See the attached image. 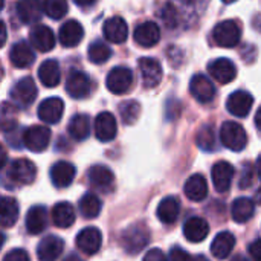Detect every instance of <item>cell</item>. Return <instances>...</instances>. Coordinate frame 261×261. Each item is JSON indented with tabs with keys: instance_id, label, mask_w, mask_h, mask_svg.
I'll use <instances>...</instances> for the list:
<instances>
[{
	"instance_id": "1",
	"label": "cell",
	"mask_w": 261,
	"mask_h": 261,
	"mask_svg": "<svg viewBox=\"0 0 261 261\" xmlns=\"http://www.w3.org/2000/svg\"><path fill=\"white\" fill-rule=\"evenodd\" d=\"M121 246L127 254H138L141 252L150 242V231L144 225H132L130 228L124 229L119 237Z\"/></svg>"
},
{
	"instance_id": "2",
	"label": "cell",
	"mask_w": 261,
	"mask_h": 261,
	"mask_svg": "<svg viewBox=\"0 0 261 261\" xmlns=\"http://www.w3.org/2000/svg\"><path fill=\"white\" fill-rule=\"evenodd\" d=\"M242 28L236 20H225L213 29V40L220 47H236L240 43Z\"/></svg>"
},
{
	"instance_id": "3",
	"label": "cell",
	"mask_w": 261,
	"mask_h": 261,
	"mask_svg": "<svg viewBox=\"0 0 261 261\" xmlns=\"http://www.w3.org/2000/svg\"><path fill=\"white\" fill-rule=\"evenodd\" d=\"M220 141L226 148L239 153L245 150L248 144V135H246V130L240 124L234 121H226L220 128Z\"/></svg>"
},
{
	"instance_id": "4",
	"label": "cell",
	"mask_w": 261,
	"mask_h": 261,
	"mask_svg": "<svg viewBox=\"0 0 261 261\" xmlns=\"http://www.w3.org/2000/svg\"><path fill=\"white\" fill-rule=\"evenodd\" d=\"M9 95H11V99L14 101V106H18L21 109H26L37 98V86H35V83H34L32 78L24 76V78L18 80L12 86Z\"/></svg>"
},
{
	"instance_id": "5",
	"label": "cell",
	"mask_w": 261,
	"mask_h": 261,
	"mask_svg": "<svg viewBox=\"0 0 261 261\" xmlns=\"http://www.w3.org/2000/svg\"><path fill=\"white\" fill-rule=\"evenodd\" d=\"M23 145L34 153H41L50 142V130L43 125H32L23 132Z\"/></svg>"
},
{
	"instance_id": "6",
	"label": "cell",
	"mask_w": 261,
	"mask_h": 261,
	"mask_svg": "<svg viewBox=\"0 0 261 261\" xmlns=\"http://www.w3.org/2000/svg\"><path fill=\"white\" fill-rule=\"evenodd\" d=\"M37 176V168L32 161L20 158L12 161L9 170H8V177L18 185H29L35 180Z\"/></svg>"
},
{
	"instance_id": "7",
	"label": "cell",
	"mask_w": 261,
	"mask_h": 261,
	"mask_svg": "<svg viewBox=\"0 0 261 261\" xmlns=\"http://www.w3.org/2000/svg\"><path fill=\"white\" fill-rule=\"evenodd\" d=\"M107 89L115 93V95H124L130 90L132 84H133V73L130 69L124 67V66H118L113 67L106 80Z\"/></svg>"
},
{
	"instance_id": "8",
	"label": "cell",
	"mask_w": 261,
	"mask_h": 261,
	"mask_svg": "<svg viewBox=\"0 0 261 261\" xmlns=\"http://www.w3.org/2000/svg\"><path fill=\"white\" fill-rule=\"evenodd\" d=\"M210 75L220 84H229L237 76V67L229 58H217L208 64Z\"/></svg>"
},
{
	"instance_id": "9",
	"label": "cell",
	"mask_w": 261,
	"mask_h": 261,
	"mask_svg": "<svg viewBox=\"0 0 261 261\" xmlns=\"http://www.w3.org/2000/svg\"><path fill=\"white\" fill-rule=\"evenodd\" d=\"M101 243H102V236H101L99 229L93 228V226H89V228H84L83 231H80L76 236V240H75L76 248L87 255H95L99 251Z\"/></svg>"
},
{
	"instance_id": "10",
	"label": "cell",
	"mask_w": 261,
	"mask_h": 261,
	"mask_svg": "<svg viewBox=\"0 0 261 261\" xmlns=\"http://www.w3.org/2000/svg\"><path fill=\"white\" fill-rule=\"evenodd\" d=\"M139 70H141V76H142V84L147 89L156 87L164 76L162 72V66L158 60L150 58V57H144L139 60Z\"/></svg>"
},
{
	"instance_id": "11",
	"label": "cell",
	"mask_w": 261,
	"mask_h": 261,
	"mask_svg": "<svg viewBox=\"0 0 261 261\" xmlns=\"http://www.w3.org/2000/svg\"><path fill=\"white\" fill-rule=\"evenodd\" d=\"M66 90H67L69 96H72L75 99H83L90 93L92 81L84 72L73 70V72H70V75L66 81Z\"/></svg>"
},
{
	"instance_id": "12",
	"label": "cell",
	"mask_w": 261,
	"mask_h": 261,
	"mask_svg": "<svg viewBox=\"0 0 261 261\" xmlns=\"http://www.w3.org/2000/svg\"><path fill=\"white\" fill-rule=\"evenodd\" d=\"M190 92L202 104L211 102L216 96V87H214L213 81L202 73H197L191 78Z\"/></svg>"
},
{
	"instance_id": "13",
	"label": "cell",
	"mask_w": 261,
	"mask_h": 261,
	"mask_svg": "<svg viewBox=\"0 0 261 261\" xmlns=\"http://www.w3.org/2000/svg\"><path fill=\"white\" fill-rule=\"evenodd\" d=\"M254 104V96L245 90H237L229 95L226 101V109L231 115L237 118H246L252 109Z\"/></svg>"
},
{
	"instance_id": "14",
	"label": "cell",
	"mask_w": 261,
	"mask_h": 261,
	"mask_svg": "<svg viewBox=\"0 0 261 261\" xmlns=\"http://www.w3.org/2000/svg\"><path fill=\"white\" fill-rule=\"evenodd\" d=\"M95 136L101 142H110L118 133V124L110 112H102L95 119Z\"/></svg>"
},
{
	"instance_id": "15",
	"label": "cell",
	"mask_w": 261,
	"mask_h": 261,
	"mask_svg": "<svg viewBox=\"0 0 261 261\" xmlns=\"http://www.w3.org/2000/svg\"><path fill=\"white\" fill-rule=\"evenodd\" d=\"M211 174H213V184H214V188L219 191V193H226L232 184V179H234V174H236V170L234 167L226 162V161H219L217 164H214L213 170H211Z\"/></svg>"
},
{
	"instance_id": "16",
	"label": "cell",
	"mask_w": 261,
	"mask_h": 261,
	"mask_svg": "<svg viewBox=\"0 0 261 261\" xmlns=\"http://www.w3.org/2000/svg\"><path fill=\"white\" fill-rule=\"evenodd\" d=\"M63 112H64V102L61 98L57 96L47 98L38 106V118L46 124L60 122V119L63 118Z\"/></svg>"
},
{
	"instance_id": "17",
	"label": "cell",
	"mask_w": 261,
	"mask_h": 261,
	"mask_svg": "<svg viewBox=\"0 0 261 261\" xmlns=\"http://www.w3.org/2000/svg\"><path fill=\"white\" fill-rule=\"evenodd\" d=\"M64 242L57 236L44 237L37 248V257L40 261H57L63 254Z\"/></svg>"
},
{
	"instance_id": "18",
	"label": "cell",
	"mask_w": 261,
	"mask_h": 261,
	"mask_svg": "<svg viewBox=\"0 0 261 261\" xmlns=\"http://www.w3.org/2000/svg\"><path fill=\"white\" fill-rule=\"evenodd\" d=\"M135 41L142 47H151L161 40V29L154 21H144L135 29Z\"/></svg>"
},
{
	"instance_id": "19",
	"label": "cell",
	"mask_w": 261,
	"mask_h": 261,
	"mask_svg": "<svg viewBox=\"0 0 261 261\" xmlns=\"http://www.w3.org/2000/svg\"><path fill=\"white\" fill-rule=\"evenodd\" d=\"M102 32L106 35V38L115 44H121L127 40L128 37V26L125 23V20L119 15H115L109 20H106Z\"/></svg>"
},
{
	"instance_id": "20",
	"label": "cell",
	"mask_w": 261,
	"mask_h": 261,
	"mask_svg": "<svg viewBox=\"0 0 261 261\" xmlns=\"http://www.w3.org/2000/svg\"><path fill=\"white\" fill-rule=\"evenodd\" d=\"M76 170L70 162L58 161L50 168V180L57 188H67L75 179Z\"/></svg>"
},
{
	"instance_id": "21",
	"label": "cell",
	"mask_w": 261,
	"mask_h": 261,
	"mask_svg": "<svg viewBox=\"0 0 261 261\" xmlns=\"http://www.w3.org/2000/svg\"><path fill=\"white\" fill-rule=\"evenodd\" d=\"M83 37H84V29L81 23L76 20H67L66 23H63L58 32L60 43L64 47H75L76 44L81 43Z\"/></svg>"
},
{
	"instance_id": "22",
	"label": "cell",
	"mask_w": 261,
	"mask_h": 261,
	"mask_svg": "<svg viewBox=\"0 0 261 261\" xmlns=\"http://www.w3.org/2000/svg\"><path fill=\"white\" fill-rule=\"evenodd\" d=\"M210 234V225L202 217H190L184 225V236L191 243L203 242Z\"/></svg>"
},
{
	"instance_id": "23",
	"label": "cell",
	"mask_w": 261,
	"mask_h": 261,
	"mask_svg": "<svg viewBox=\"0 0 261 261\" xmlns=\"http://www.w3.org/2000/svg\"><path fill=\"white\" fill-rule=\"evenodd\" d=\"M17 17L24 24L37 23L41 18V2L40 0H18L15 5Z\"/></svg>"
},
{
	"instance_id": "24",
	"label": "cell",
	"mask_w": 261,
	"mask_h": 261,
	"mask_svg": "<svg viewBox=\"0 0 261 261\" xmlns=\"http://www.w3.org/2000/svg\"><path fill=\"white\" fill-rule=\"evenodd\" d=\"M26 231L32 236L41 234L46 228L47 223V211L43 205H35L32 206L28 214H26Z\"/></svg>"
},
{
	"instance_id": "25",
	"label": "cell",
	"mask_w": 261,
	"mask_h": 261,
	"mask_svg": "<svg viewBox=\"0 0 261 261\" xmlns=\"http://www.w3.org/2000/svg\"><path fill=\"white\" fill-rule=\"evenodd\" d=\"M179 213H180V202L174 196H168L164 200H161V203L158 205V210H156L158 219L165 225L174 223L179 217Z\"/></svg>"
},
{
	"instance_id": "26",
	"label": "cell",
	"mask_w": 261,
	"mask_h": 261,
	"mask_svg": "<svg viewBox=\"0 0 261 261\" xmlns=\"http://www.w3.org/2000/svg\"><path fill=\"white\" fill-rule=\"evenodd\" d=\"M31 43L40 52H49L55 46V35L50 28L40 24L35 26L31 32Z\"/></svg>"
},
{
	"instance_id": "27",
	"label": "cell",
	"mask_w": 261,
	"mask_h": 261,
	"mask_svg": "<svg viewBox=\"0 0 261 261\" xmlns=\"http://www.w3.org/2000/svg\"><path fill=\"white\" fill-rule=\"evenodd\" d=\"M9 58H11V63L18 67V69H26L29 67L34 60H35V55H34V50L32 47L26 43V41H18L12 46L11 52H9Z\"/></svg>"
},
{
	"instance_id": "28",
	"label": "cell",
	"mask_w": 261,
	"mask_h": 261,
	"mask_svg": "<svg viewBox=\"0 0 261 261\" xmlns=\"http://www.w3.org/2000/svg\"><path fill=\"white\" fill-rule=\"evenodd\" d=\"M185 196L193 202H202L208 196V184L202 174H193L184 187Z\"/></svg>"
},
{
	"instance_id": "29",
	"label": "cell",
	"mask_w": 261,
	"mask_h": 261,
	"mask_svg": "<svg viewBox=\"0 0 261 261\" xmlns=\"http://www.w3.org/2000/svg\"><path fill=\"white\" fill-rule=\"evenodd\" d=\"M236 246V237L232 232L225 231V232H219L216 236V239L213 240L211 245V252L216 258L219 260H225L234 249Z\"/></svg>"
},
{
	"instance_id": "30",
	"label": "cell",
	"mask_w": 261,
	"mask_h": 261,
	"mask_svg": "<svg viewBox=\"0 0 261 261\" xmlns=\"http://www.w3.org/2000/svg\"><path fill=\"white\" fill-rule=\"evenodd\" d=\"M38 78H40L41 84H44L46 87L58 86V83L61 80V70H60L58 61L46 60L44 63H41V66L38 67Z\"/></svg>"
},
{
	"instance_id": "31",
	"label": "cell",
	"mask_w": 261,
	"mask_h": 261,
	"mask_svg": "<svg viewBox=\"0 0 261 261\" xmlns=\"http://www.w3.org/2000/svg\"><path fill=\"white\" fill-rule=\"evenodd\" d=\"M255 213V203L249 197H239L234 200L231 206V216L232 220L237 223H246L254 217Z\"/></svg>"
},
{
	"instance_id": "32",
	"label": "cell",
	"mask_w": 261,
	"mask_h": 261,
	"mask_svg": "<svg viewBox=\"0 0 261 261\" xmlns=\"http://www.w3.org/2000/svg\"><path fill=\"white\" fill-rule=\"evenodd\" d=\"M52 222L55 226L64 229L70 228L75 222V210L69 202H60L52 210Z\"/></svg>"
},
{
	"instance_id": "33",
	"label": "cell",
	"mask_w": 261,
	"mask_h": 261,
	"mask_svg": "<svg viewBox=\"0 0 261 261\" xmlns=\"http://www.w3.org/2000/svg\"><path fill=\"white\" fill-rule=\"evenodd\" d=\"M18 219V203L12 197L0 199V226L11 228Z\"/></svg>"
},
{
	"instance_id": "34",
	"label": "cell",
	"mask_w": 261,
	"mask_h": 261,
	"mask_svg": "<svg viewBox=\"0 0 261 261\" xmlns=\"http://www.w3.org/2000/svg\"><path fill=\"white\" fill-rule=\"evenodd\" d=\"M87 176H89V180L92 185L98 187V188H107L113 184V173L109 167L106 165H93L90 167V170L87 171Z\"/></svg>"
},
{
	"instance_id": "35",
	"label": "cell",
	"mask_w": 261,
	"mask_h": 261,
	"mask_svg": "<svg viewBox=\"0 0 261 261\" xmlns=\"http://www.w3.org/2000/svg\"><path fill=\"white\" fill-rule=\"evenodd\" d=\"M69 135L75 141H84L90 135V118L87 115H75L69 122Z\"/></svg>"
},
{
	"instance_id": "36",
	"label": "cell",
	"mask_w": 261,
	"mask_h": 261,
	"mask_svg": "<svg viewBox=\"0 0 261 261\" xmlns=\"http://www.w3.org/2000/svg\"><path fill=\"white\" fill-rule=\"evenodd\" d=\"M17 127V107L11 102L0 104V132H11Z\"/></svg>"
},
{
	"instance_id": "37",
	"label": "cell",
	"mask_w": 261,
	"mask_h": 261,
	"mask_svg": "<svg viewBox=\"0 0 261 261\" xmlns=\"http://www.w3.org/2000/svg\"><path fill=\"white\" fill-rule=\"evenodd\" d=\"M80 213L84 219L98 217L101 213V200L92 193L84 194L80 200Z\"/></svg>"
},
{
	"instance_id": "38",
	"label": "cell",
	"mask_w": 261,
	"mask_h": 261,
	"mask_svg": "<svg viewBox=\"0 0 261 261\" xmlns=\"http://www.w3.org/2000/svg\"><path fill=\"white\" fill-rule=\"evenodd\" d=\"M87 55H89V60L93 64H102L112 57V49L102 41H93L89 46Z\"/></svg>"
},
{
	"instance_id": "39",
	"label": "cell",
	"mask_w": 261,
	"mask_h": 261,
	"mask_svg": "<svg viewBox=\"0 0 261 261\" xmlns=\"http://www.w3.org/2000/svg\"><path fill=\"white\" fill-rule=\"evenodd\" d=\"M139 112H141V106L130 99V101H124L121 106H119V115H121V119L125 125H132L136 122V119L139 118Z\"/></svg>"
},
{
	"instance_id": "40",
	"label": "cell",
	"mask_w": 261,
	"mask_h": 261,
	"mask_svg": "<svg viewBox=\"0 0 261 261\" xmlns=\"http://www.w3.org/2000/svg\"><path fill=\"white\" fill-rule=\"evenodd\" d=\"M197 145L203 151H208V153L216 148V132H214L213 125L206 124L199 130V133H197Z\"/></svg>"
},
{
	"instance_id": "41",
	"label": "cell",
	"mask_w": 261,
	"mask_h": 261,
	"mask_svg": "<svg viewBox=\"0 0 261 261\" xmlns=\"http://www.w3.org/2000/svg\"><path fill=\"white\" fill-rule=\"evenodd\" d=\"M43 11L47 17L60 20L67 14V0H43Z\"/></svg>"
},
{
	"instance_id": "42",
	"label": "cell",
	"mask_w": 261,
	"mask_h": 261,
	"mask_svg": "<svg viewBox=\"0 0 261 261\" xmlns=\"http://www.w3.org/2000/svg\"><path fill=\"white\" fill-rule=\"evenodd\" d=\"M258 173H260L258 165H257V170H254V167H252L251 164H246V165H245V168H243L242 179H240V187H242L243 190H245V188L252 187V185H254V182H255V179H257V176H258Z\"/></svg>"
},
{
	"instance_id": "43",
	"label": "cell",
	"mask_w": 261,
	"mask_h": 261,
	"mask_svg": "<svg viewBox=\"0 0 261 261\" xmlns=\"http://www.w3.org/2000/svg\"><path fill=\"white\" fill-rule=\"evenodd\" d=\"M162 18H164L165 24H167L170 29L176 28L177 23H179V20H177V9H176L171 3L165 5L164 12H162Z\"/></svg>"
},
{
	"instance_id": "44",
	"label": "cell",
	"mask_w": 261,
	"mask_h": 261,
	"mask_svg": "<svg viewBox=\"0 0 261 261\" xmlns=\"http://www.w3.org/2000/svg\"><path fill=\"white\" fill-rule=\"evenodd\" d=\"M3 261H31V258L24 249H12L5 255Z\"/></svg>"
},
{
	"instance_id": "45",
	"label": "cell",
	"mask_w": 261,
	"mask_h": 261,
	"mask_svg": "<svg viewBox=\"0 0 261 261\" xmlns=\"http://www.w3.org/2000/svg\"><path fill=\"white\" fill-rule=\"evenodd\" d=\"M168 261H193V257L187 251H184L180 248H174L170 252Z\"/></svg>"
},
{
	"instance_id": "46",
	"label": "cell",
	"mask_w": 261,
	"mask_h": 261,
	"mask_svg": "<svg viewBox=\"0 0 261 261\" xmlns=\"http://www.w3.org/2000/svg\"><path fill=\"white\" fill-rule=\"evenodd\" d=\"M144 261H167V257L161 249H150L144 255Z\"/></svg>"
},
{
	"instance_id": "47",
	"label": "cell",
	"mask_w": 261,
	"mask_h": 261,
	"mask_svg": "<svg viewBox=\"0 0 261 261\" xmlns=\"http://www.w3.org/2000/svg\"><path fill=\"white\" fill-rule=\"evenodd\" d=\"M249 254L252 257V261H261V249H260V239H255L249 245Z\"/></svg>"
},
{
	"instance_id": "48",
	"label": "cell",
	"mask_w": 261,
	"mask_h": 261,
	"mask_svg": "<svg viewBox=\"0 0 261 261\" xmlns=\"http://www.w3.org/2000/svg\"><path fill=\"white\" fill-rule=\"evenodd\" d=\"M6 43V24L0 20V47H3Z\"/></svg>"
},
{
	"instance_id": "49",
	"label": "cell",
	"mask_w": 261,
	"mask_h": 261,
	"mask_svg": "<svg viewBox=\"0 0 261 261\" xmlns=\"http://www.w3.org/2000/svg\"><path fill=\"white\" fill-rule=\"evenodd\" d=\"M6 161H8V154L3 148V145L0 144V170L6 165Z\"/></svg>"
},
{
	"instance_id": "50",
	"label": "cell",
	"mask_w": 261,
	"mask_h": 261,
	"mask_svg": "<svg viewBox=\"0 0 261 261\" xmlns=\"http://www.w3.org/2000/svg\"><path fill=\"white\" fill-rule=\"evenodd\" d=\"M73 2L81 8H87V6H92L96 0H73Z\"/></svg>"
},
{
	"instance_id": "51",
	"label": "cell",
	"mask_w": 261,
	"mask_h": 261,
	"mask_svg": "<svg viewBox=\"0 0 261 261\" xmlns=\"http://www.w3.org/2000/svg\"><path fill=\"white\" fill-rule=\"evenodd\" d=\"M63 261H83V260H81L76 254H70V255H67V257H66Z\"/></svg>"
},
{
	"instance_id": "52",
	"label": "cell",
	"mask_w": 261,
	"mask_h": 261,
	"mask_svg": "<svg viewBox=\"0 0 261 261\" xmlns=\"http://www.w3.org/2000/svg\"><path fill=\"white\" fill-rule=\"evenodd\" d=\"M231 261H249V260H248L245 255H236V257H234Z\"/></svg>"
},
{
	"instance_id": "53",
	"label": "cell",
	"mask_w": 261,
	"mask_h": 261,
	"mask_svg": "<svg viewBox=\"0 0 261 261\" xmlns=\"http://www.w3.org/2000/svg\"><path fill=\"white\" fill-rule=\"evenodd\" d=\"M193 261H210L206 257H203V255H197V257H194Z\"/></svg>"
},
{
	"instance_id": "54",
	"label": "cell",
	"mask_w": 261,
	"mask_h": 261,
	"mask_svg": "<svg viewBox=\"0 0 261 261\" xmlns=\"http://www.w3.org/2000/svg\"><path fill=\"white\" fill-rule=\"evenodd\" d=\"M3 243H5V236L0 232V249H2V246H3Z\"/></svg>"
},
{
	"instance_id": "55",
	"label": "cell",
	"mask_w": 261,
	"mask_h": 261,
	"mask_svg": "<svg viewBox=\"0 0 261 261\" xmlns=\"http://www.w3.org/2000/svg\"><path fill=\"white\" fill-rule=\"evenodd\" d=\"M223 3H226V5H231V3H234V2H237V0H222Z\"/></svg>"
},
{
	"instance_id": "56",
	"label": "cell",
	"mask_w": 261,
	"mask_h": 261,
	"mask_svg": "<svg viewBox=\"0 0 261 261\" xmlns=\"http://www.w3.org/2000/svg\"><path fill=\"white\" fill-rule=\"evenodd\" d=\"M3 6H5V0H0V11L3 9Z\"/></svg>"
},
{
	"instance_id": "57",
	"label": "cell",
	"mask_w": 261,
	"mask_h": 261,
	"mask_svg": "<svg viewBox=\"0 0 261 261\" xmlns=\"http://www.w3.org/2000/svg\"><path fill=\"white\" fill-rule=\"evenodd\" d=\"M184 2H185V3H193L194 0H184Z\"/></svg>"
}]
</instances>
